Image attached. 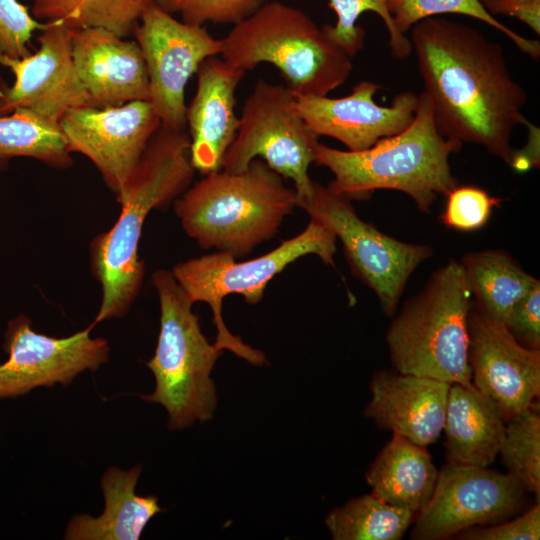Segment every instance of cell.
Segmentation results:
<instances>
[{"label": "cell", "mask_w": 540, "mask_h": 540, "mask_svg": "<svg viewBox=\"0 0 540 540\" xmlns=\"http://www.w3.org/2000/svg\"><path fill=\"white\" fill-rule=\"evenodd\" d=\"M435 125L446 138L482 145L509 164L514 129L529 122L528 95L499 43L466 24L433 16L410 29Z\"/></svg>", "instance_id": "6da1fadb"}, {"label": "cell", "mask_w": 540, "mask_h": 540, "mask_svg": "<svg viewBox=\"0 0 540 540\" xmlns=\"http://www.w3.org/2000/svg\"><path fill=\"white\" fill-rule=\"evenodd\" d=\"M194 171L189 134L160 126L117 198L119 217L91 243V267L102 293L93 325L129 311L145 273L138 251L145 219L151 210L174 202L191 185Z\"/></svg>", "instance_id": "7a4b0ae2"}, {"label": "cell", "mask_w": 540, "mask_h": 540, "mask_svg": "<svg viewBox=\"0 0 540 540\" xmlns=\"http://www.w3.org/2000/svg\"><path fill=\"white\" fill-rule=\"evenodd\" d=\"M461 147V142L439 133L423 91L414 120L404 131L362 151L317 142L314 162L334 175L328 187L350 200H366L375 190L390 189L407 194L421 212L428 213L438 195L447 196L457 186L449 157Z\"/></svg>", "instance_id": "3957f363"}, {"label": "cell", "mask_w": 540, "mask_h": 540, "mask_svg": "<svg viewBox=\"0 0 540 540\" xmlns=\"http://www.w3.org/2000/svg\"><path fill=\"white\" fill-rule=\"evenodd\" d=\"M264 161L206 174L174 200L184 232L202 249L241 258L272 239L297 207L295 190Z\"/></svg>", "instance_id": "277c9868"}, {"label": "cell", "mask_w": 540, "mask_h": 540, "mask_svg": "<svg viewBox=\"0 0 540 540\" xmlns=\"http://www.w3.org/2000/svg\"><path fill=\"white\" fill-rule=\"evenodd\" d=\"M221 41L220 54L227 63L245 72L270 63L297 95H328L353 70L352 58L322 27L303 10L280 1L266 2Z\"/></svg>", "instance_id": "5b68a950"}, {"label": "cell", "mask_w": 540, "mask_h": 540, "mask_svg": "<svg viewBox=\"0 0 540 540\" xmlns=\"http://www.w3.org/2000/svg\"><path fill=\"white\" fill-rule=\"evenodd\" d=\"M471 297L460 261L450 259L436 269L423 289L403 304L386 332L395 370L470 385Z\"/></svg>", "instance_id": "8992f818"}, {"label": "cell", "mask_w": 540, "mask_h": 540, "mask_svg": "<svg viewBox=\"0 0 540 540\" xmlns=\"http://www.w3.org/2000/svg\"><path fill=\"white\" fill-rule=\"evenodd\" d=\"M151 283L160 305L157 345L147 362L155 389L140 397L166 409L170 430L184 429L213 416L217 397L210 374L223 349L202 333L194 303L171 270H156Z\"/></svg>", "instance_id": "52a82bcc"}, {"label": "cell", "mask_w": 540, "mask_h": 540, "mask_svg": "<svg viewBox=\"0 0 540 540\" xmlns=\"http://www.w3.org/2000/svg\"><path fill=\"white\" fill-rule=\"evenodd\" d=\"M336 240L330 229L310 219L298 235L259 257L237 262L232 255L217 251L178 262L171 272L193 303L204 302L210 306L217 328L215 343L252 365L262 366L266 363L264 353L245 344L226 327L222 317L223 299L239 294L248 304L259 303L267 284L276 275L309 254L334 267Z\"/></svg>", "instance_id": "ba28073f"}, {"label": "cell", "mask_w": 540, "mask_h": 540, "mask_svg": "<svg viewBox=\"0 0 540 540\" xmlns=\"http://www.w3.org/2000/svg\"><path fill=\"white\" fill-rule=\"evenodd\" d=\"M316 136L300 116L293 92L282 84L259 79L245 99L235 139L228 147L221 169L245 170L262 160L283 178L294 182L297 204L313 192L308 169L314 162Z\"/></svg>", "instance_id": "9c48e42d"}, {"label": "cell", "mask_w": 540, "mask_h": 540, "mask_svg": "<svg viewBox=\"0 0 540 540\" xmlns=\"http://www.w3.org/2000/svg\"><path fill=\"white\" fill-rule=\"evenodd\" d=\"M342 243L352 273L374 291L393 317L411 274L433 256L430 245L405 243L362 220L351 200L313 181L312 195L297 204Z\"/></svg>", "instance_id": "30bf717a"}, {"label": "cell", "mask_w": 540, "mask_h": 540, "mask_svg": "<svg viewBox=\"0 0 540 540\" xmlns=\"http://www.w3.org/2000/svg\"><path fill=\"white\" fill-rule=\"evenodd\" d=\"M134 34L146 64L149 101L161 126L184 130L186 84L205 59L221 53V39L203 26L175 19L156 3L145 10Z\"/></svg>", "instance_id": "8fae6325"}, {"label": "cell", "mask_w": 540, "mask_h": 540, "mask_svg": "<svg viewBox=\"0 0 540 540\" xmlns=\"http://www.w3.org/2000/svg\"><path fill=\"white\" fill-rule=\"evenodd\" d=\"M523 487L508 473L448 461L410 536L442 540L474 526L498 523L522 508Z\"/></svg>", "instance_id": "7c38bea8"}, {"label": "cell", "mask_w": 540, "mask_h": 540, "mask_svg": "<svg viewBox=\"0 0 540 540\" xmlns=\"http://www.w3.org/2000/svg\"><path fill=\"white\" fill-rule=\"evenodd\" d=\"M161 121L150 101L82 107L64 114L59 128L70 153L89 158L118 198Z\"/></svg>", "instance_id": "4fadbf2b"}, {"label": "cell", "mask_w": 540, "mask_h": 540, "mask_svg": "<svg viewBox=\"0 0 540 540\" xmlns=\"http://www.w3.org/2000/svg\"><path fill=\"white\" fill-rule=\"evenodd\" d=\"M72 30L63 21H47L34 54L19 59L0 54V64L15 75L12 86H0V116L23 110L59 127L69 110L92 106L73 62Z\"/></svg>", "instance_id": "5bb4252c"}, {"label": "cell", "mask_w": 540, "mask_h": 540, "mask_svg": "<svg viewBox=\"0 0 540 540\" xmlns=\"http://www.w3.org/2000/svg\"><path fill=\"white\" fill-rule=\"evenodd\" d=\"M93 327L56 338L34 331L24 314L10 320L3 344L8 359L0 364V399L40 386H68L80 373L97 370L108 361L110 348L106 339L90 336Z\"/></svg>", "instance_id": "9a60e30c"}, {"label": "cell", "mask_w": 540, "mask_h": 540, "mask_svg": "<svg viewBox=\"0 0 540 540\" xmlns=\"http://www.w3.org/2000/svg\"><path fill=\"white\" fill-rule=\"evenodd\" d=\"M468 360L472 384L498 407L506 422L538 399L540 350L521 345L504 324L474 307L468 315Z\"/></svg>", "instance_id": "2e32d148"}, {"label": "cell", "mask_w": 540, "mask_h": 540, "mask_svg": "<svg viewBox=\"0 0 540 540\" xmlns=\"http://www.w3.org/2000/svg\"><path fill=\"white\" fill-rule=\"evenodd\" d=\"M381 88L364 80L344 97L293 94L300 116L316 136L334 138L349 151H362L404 131L415 117L418 95L405 91L390 106H381L374 101Z\"/></svg>", "instance_id": "e0dca14e"}, {"label": "cell", "mask_w": 540, "mask_h": 540, "mask_svg": "<svg viewBox=\"0 0 540 540\" xmlns=\"http://www.w3.org/2000/svg\"><path fill=\"white\" fill-rule=\"evenodd\" d=\"M72 56L92 106L149 101V78L139 44L103 28H73Z\"/></svg>", "instance_id": "ac0fdd59"}, {"label": "cell", "mask_w": 540, "mask_h": 540, "mask_svg": "<svg viewBox=\"0 0 540 540\" xmlns=\"http://www.w3.org/2000/svg\"><path fill=\"white\" fill-rule=\"evenodd\" d=\"M450 384L429 377L380 370L370 382L365 417L418 445L434 443L443 431Z\"/></svg>", "instance_id": "d6986e66"}, {"label": "cell", "mask_w": 540, "mask_h": 540, "mask_svg": "<svg viewBox=\"0 0 540 540\" xmlns=\"http://www.w3.org/2000/svg\"><path fill=\"white\" fill-rule=\"evenodd\" d=\"M196 75V91L186 109V124L192 166L206 175L221 169L223 157L236 137L239 117L235 92L245 71L212 56L200 64Z\"/></svg>", "instance_id": "ffe728a7"}, {"label": "cell", "mask_w": 540, "mask_h": 540, "mask_svg": "<svg viewBox=\"0 0 540 540\" xmlns=\"http://www.w3.org/2000/svg\"><path fill=\"white\" fill-rule=\"evenodd\" d=\"M506 420L472 383L451 384L443 431L450 462L488 467L504 438Z\"/></svg>", "instance_id": "44dd1931"}, {"label": "cell", "mask_w": 540, "mask_h": 540, "mask_svg": "<svg viewBox=\"0 0 540 540\" xmlns=\"http://www.w3.org/2000/svg\"><path fill=\"white\" fill-rule=\"evenodd\" d=\"M141 465L129 470L109 468L101 478L103 513L74 516L67 524V540H138L150 519L163 509L154 495L135 493Z\"/></svg>", "instance_id": "7402d4cb"}, {"label": "cell", "mask_w": 540, "mask_h": 540, "mask_svg": "<svg viewBox=\"0 0 540 540\" xmlns=\"http://www.w3.org/2000/svg\"><path fill=\"white\" fill-rule=\"evenodd\" d=\"M437 478L426 447L398 434L392 435L366 471L372 494L415 515L429 502Z\"/></svg>", "instance_id": "603a6c76"}, {"label": "cell", "mask_w": 540, "mask_h": 540, "mask_svg": "<svg viewBox=\"0 0 540 540\" xmlns=\"http://www.w3.org/2000/svg\"><path fill=\"white\" fill-rule=\"evenodd\" d=\"M460 262L477 309L500 324L538 281L503 250L470 252Z\"/></svg>", "instance_id": "cb8c5ba5"}, {"label": "cell", "mask_w": 540, "mask_h": 540, "mask_svg": "<svg viewBox=\"0 0 540 540\" xmlns=\"http://www.w3.org/2000/svg\"><path fill=\"white\" fill-rule=\"evenodd\" d=\"M156 0H33L37 19L63 21L72 28H103L124 38L134 33Z\"/></svg>", "instance_id": "d4e9b609"}, {"label": "cell", "mask_w": 540, "mask_h": 540, "mask_svg": "<svg viewBox=\"0 0 540 540\" xmlns=\"http://www.w3.org/2000/svg\"><path fill=\"white\" fill-rule=\"evenodd\" d=\"M414 517L411 511L370 494L335 508L325 524L334 540H400Z\"/></svg>", "instance_id": "484cf974"}, {"label": "cell", "mask_w": 540, "mask_h": 540, "mask_svg": "<svg viewBox=\"0 0 540 540\" xmlns=\"http://www.w3.org/2000/svg\"><path fill=\"white\" fill-rule=\"evenodd\" d=\"M14 157H31L57 168L72 164L60 128L23 110L0 116V163Z\"/></svg>", "instance_id": "4316f807"}, {"label": "cell", "mask_w": 540, "mask_h": 540, "mask_svg": "<svg viewBox=\"0 0 540 540\" xmlns=\"http://www.w3.org/2000/svg\"><path fill=\"white\" fill-rule=\"evenodd\" d=\"M499 455L507 473L539 502L540 414L536 402L507 420Z\"/></svg>", "instance_id": "83f0119b"}, {"label": "cell", "mask_w": 540, "mask_h": 540, "mask_svg": "<svg viewBox=\"0 0 540 540\" xmlns=\"http://www.w3.org/2000/svg\"><path fill=\"white\" fill-rule=\"evenodd\" d=\"M395 29L406 36L417 22L441 14H460L480 20L507 36L519 50L537 60L540 43L527 39L491 15L480 0H387Z\"/></svg>", "instance_id": "f1b7e54d"}, {"label": "cell", "mask_w": 540, "mask_h": 540, "mask_svg": "<svg viewBox=\"0 0 540 540\" xmlns=\"http://www.w3.org/2000/svg\"><path fill=\"white\" fill-rule=\"evenodd\" d=\"M329 7L335 12L337 21L334 26L326 24L322 28L327 37L351 58L364 47L365 30L356 21L368 11L378 14L384 22L395 58L404 60L412 53L410 39L394 27L387 0H329Z\"/></svg>", "instance_id": "f546056e"}, {"label": "cell", "mask_w": 540, "mask_h": 540, "mask_svg": "<svg viewBox=\"0 0 540 540\" xmlns=\"http://www.w3.org/2000/svg\"><path fill=\"white\" fill-rule=\"evenodd\" d=\"M268 1L270 0H156V4L171 15H180L185 23L203 26L208 22L235 25Z\"/></svg>", "instance_id": "4dcf8cb0"}, {"label": "cell", "mask_w": 540, "mask_h": 540, "mask_svg": "<svg viewBox=\"0 0 540 540\" xmlns=\"http://www.w3.org/2000/svg\"><path fill=\"white\" fill-rule=\"evenodd\" d=\"M501 199L490 196L476 186H456L448 195L444 212L439 216L442 224L459 231L481 229L489 220L492 209Z\"/></svg>", "instance_id": "1f68e13d"}, {"label": "cell", "mask_w": 540, "mask_h": 540, "mask_svg": "<svg viewBox=\"0 0 540 540\" xmlns=\"http://www.w3.org/2000/svg\"><path fill=\"white\" fill-rule=\"evenodd\" d=\"M44 27L17 0H0V54L15 59L30 55L33 32Z\"/></svg>", "instance_id": "d6a6232c"}, {"label": "cell", "mask_w": 540, "mask_h": 540, "mask_svg": "<svg viewBox=\"0 0 540 540\" xmlns=\"http://www.w3.org/2000/svg\"><path fill=\"white\" fill-rule=\"evenodd\" d=\"M504 326L521 345L540 350V281L509 312Z\"/></svg>", "instance_id": "836d02e7"}, {"label": "cell", "mask_w": 540, "mask_h": 540, "mask_svg": "<svg viewBox=\"0 0 540 540\" xmlns=\"http://www.w3.org/2000/svg\"><path fill=\"white\" fill-rule=\"evenodd\" d=\"M462 540H538L540 505L537 502L521 516L490 526H474L456 534Z\"/></svg>", "instance_id": "e575fe53"}, {"label": "cell", "mask_w": 540, "mask_h": 540, "mask_svg": "<svg viewBox=\"0 0 540 540\" xmlns=\"http://www.w3.org/2000/svg\"><path fill=\"white\" fill-rule=\"evenodd\" d=\"M491 14L508 15L517 18L540 35V2L519 3L508 0H480Z\"/></svg>", "instance_id": "d590c367"}, {"label": "cell", "mask_w": 540, "mask_h": 540, "mask_svg": "<svg viewBox=\"0 0 540 540\" xmlns=\"http://www.w3.org/2000/svg\"><path fill=\"white\" fill-rule=\"evenodd\" d=\"M528 144L522 150H514L509 165L517 172H525L539 166V130L530 125Z\"/></svg>", "instance_id": "8d00e7d4"}, {"label": "cell", "mask_w": 540, "mask_h": 540, "mask_svg": "<svg viewBox=\"0 0 540 540\" xmlns=\"http://www.w3.org/2000/svg\"><path fill=\"white\" fill-rule=\"evenodd\" d=\"M512 2H519V3H534V2H540V0H508Z\"/></svg>", "instance_id": "74e56055"}]
</instances>
